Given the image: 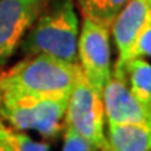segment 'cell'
<instances>
[{"mask_svg":"<svg viewBox=\"0 0 151 151\" xmlns=\"http://www.w3.org/2000/svg\"><path fill=\"white\" fill-rule=\"evenodd\" d=\"M146 56L151 58V9L146 24L143 25L141 31L137 35L132 50V58H146Z\"/></svg>","mask_w":151,"mask_h":151,"instance_id":"13","label":"cell"},{"mask_svg":"<svg viewBox=\"0 0 151 151\" xmlns=\"http://www.w3.org/2000/svg\"><path fill=\"white\" fill-rule=\"evenodd\" d=\"M65 123L91 143L97 151H109V143L105 134L102 95H99L86 78L80 65L74 87L67 101Z\"/></svg>","mask_w":151,"mask_h":151,"instance_id":"4","label":"cell"},{"mask_svg":"<svg viewBox=\"0 0 151 151\" xmlns=\"http://www.w3.org/2000/svg\"><path fill=\"white\" fill-rule=\"evenodd\" d=\"M109 151H151V119L139 123L108 124Z\"/></svg>","mask_w":151,"mask_h":151,"instance_id":"9","label":"cell"},{"mask_svg":"<svg viewBox=\"0 0 151 151\" xmlns=\"http://www.w3.org/2000/svg\"><path fill=\"white\" fill-rule=\"evenodd\" d=\"M129 0H77L83 18L109 25Z\"/></svg>","mask_w":151,"mask_h":151,"instance_id":"11","label":"cell"},{"mask_svg":"<svg viewBox=\"0 0 151 151\" xmlns=\"http://www.w3.org/2000/svg\"><path fill=\"white\" fill-rule=\"evenodd\" d=\"M148 13V0H129L115 17L111 24V34L118 50V59L112 71H119L127 60L132 59L134 42L143 25L146 24Z\"/></svg>","mask_w":151,"mask_h":151,"instance_id":"8","label":"cell"},{"mask_svg":"<svg viewBox=\"0 0 151 151\" xmlns=\"http://www.w3.org/2000/svg\"><path fill=\"white\" fill-rule=\"evenodd\" d=\"M69 97H41L0 91V116L11 129L34 130L55 139L66 129L65 116Z\"/></svg>","mask_w":151,"mask_h":151,"instance_id":"3","label":"cell"},{"mask_svg":"<svg viewBox=\"0 0 151 151\" xmlns=\"http://www.w3.org/2000/svg\"><path fill=\"white\" fill-rule=\"evenodd\" d=\"M148 4H150V9H151V0H148Z\"/></svg>","mask_w":151,"mask_h":151,"instance_id":"17","label":"cell"},{"mask_svg":"<svg viewBox=\"0 0 151 151\" xmlns=\"http://www.w3.org/2000/svg\"><path fill=\"white\" fill-rule=\"evenodd\" d=\"M62 151H97V148L88 143L86 139H83L80 134H77L74 130L66 126L65 129V143Z\"/></svg>","mask_w":151,"mask_h":151,"instance_id":"14","label":"cell"},{"mask_svg":"<svg viewBox=\"0 0 151 151\" xmlns=\"http://www.w3.org/2000/svg\"><path fill=\"white\" fill-rule=\"evenodd\" d=\"M109 38V25L83 18L77 43L78 65L86 78L99 95H102L104 87L112 76Z\"/></svg>","mask_w":151,"mask_h":151,"instance_id":"5","label":"cell"},{"mask_svg":"<svg viewBox=\"0 0 151 151\" xmlns=\"http://www.w3.org/2000/svg\"><path fill=\"white\" fill-rule=\"evenodd\" d=\"M78 16L73 0H50L24 35L20 50L25 56L46 55L77 65Z\"/></svg>","mask_w":151,"mask_h":151,"instance_id":"1","label":"cell"},{"mask_svg":"<svg viewBox=\"0 0 151 151\" xmlns=\"http://www.w3.org/2000/svg\"><path fill=\"white\" fill-rule=\"evenodd\" d=\"M113 74L124 77L127 87L141 104L151 108V63L144 58H132Z\"/></svg>","mask_w":151,"mask_h":151,"instance_id":"10","label":"cell"},{"mask_svg":"<svg viewBox=\"0 0 151 151\" xmlns=\"http://www.w3.org/2000/svg\"><path fill=\"white\" fill-rule=\"evenodd\" d=\"M3 124H4V122H3V120H1V116H0V127H1V126H3Z\"/></svg>","mask_w":151,"mask_h":151,"instance_id":"16","label":"cell"},{"mask_svg":"<svg viewBox=\"0 0 151 151\" xmlns=\"http://www.w3.org/2000/svg\"><path fill=\"white\" fill-rule=\"evenodd\" d=\"M50 0H0V66L20 46L24 35Z\"/></svg>","mask_w":151,"mask_h":151,"instance_id":"6","label":"cell"},{"mask_svg":"<svg viewBox=\"0 0 151 151\" xmlns=\"http://www.w3.org/2000/svg\"><path fill=\"white\" fill-rule=\"evenodd\" d=\"M6 133L14 151H49V144L43 141H37L25 134V132H18L6 126Z\"/></svg>","mask_w":151,"mask_h":151,"instance_id":"12","label":"cell"},{"mask_svg":"<svg viewBox=\"0 0 151 151\" xmlns=\"http://www.w3.org/2000/svg\"><path fill=\"white\" fill-rule=\"evenodd\" d=\"M0 151H14L9 137H7V133H6V124L0 127Z\"/></svg>","mask_w":151,"mask_h":151,"instance_id":"15","label":"cell"},{"mask_svg":"<svg viewBox=\"0 0 151 151\" xmlns=\"http://www.w3.org/2000/svg\"><path fill=\"white\" fill-rule=\"evenodd\" d=\"M105 120L108 124L139 123L151 119V108L132 94L124 77L113 74L102 91Z\"/></svg>","mask_w":151,"mask_h":151,"instance_id":"7","label":"cell"},{"mask_svg":"<svg viewBox=\"0 0 151 151\" xmlns=\"http://www.w3.org/2000/svg\"><path fill=\"white\" fill-rule=\"evenodd\" d=\"M78 63L71 65L46 55H31L0 73V91L41 97H69Z\"/></svg>","mask_w":151,"mask_h":151,"instance_id":"2","label":"cell"}]
</instances>
